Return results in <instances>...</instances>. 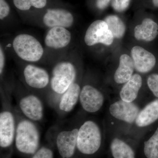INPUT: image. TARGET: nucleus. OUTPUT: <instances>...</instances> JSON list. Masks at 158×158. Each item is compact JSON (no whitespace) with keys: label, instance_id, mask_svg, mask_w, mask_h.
I'll list each match as a JSON object with an SVG mask.
<instances>
[{"label":"nucleus","instance_id":"20","mask_svg":"<svg viewBox=\"0 0 158 158\" xmlns=\"http://www.w3.org/2000/svg\"><path fill=\"white\" fill-rule=\"evenodd\" d=\"M110 149L113 158H136L132 148L120 138H114L112 139Z\"/></svg>","mask_w":158,"mask_h":158},{"label":"nucleus","instance_id":"13","mask_svg":"<svg viewBox=\"0 0 158 158\" xmlns=\"http://www.w3.org/2000/svg\"><path fill=\"white\" fill-rule=\"evenodd\" d=\"M78 127L59 132L56 138V145L62 158H71L77 149Z\"/></svg>","mask_w":158,"mask_h":158},{"label":"nucleus","instance_id":"22","mask_svg":"<svg viewBox=\"0 0 158 158\" xmlns=\"http://www.w3.org/2000/svg\"><path fill=\"white\" fill-rule=\"evenodd\" d=\"M142 152L146 158H158V127L153 134L143 142Z\"/></svg>","mask_w":158,"mask_h":158},{"label":"nucleus","instance_id":"5","mask_svg":"<svg viewBox=\"0 0 158 158\" xmlns=\"http://www.w3.org/2000/svg\"><path fill=\"white\" fill-rule=\"evenodd\" d=\"M23 77L25 83L31 89L43 90L49 87L50 73L45 69L33 63H27L25 65Z\"/></svg>","mask_w":158,"mask_h":158},{"label":"nucleus","instance_id":"28","mask_svg":"<svg viewBox=\"0 0 158 158\" xmlns=\"http://www.w3.org/2000/svg\"><path fill=\"white\" fill-rule=\"evenodd\" d=\"M6 65V52L2 44L0 45V76L2 78L5 71Z\"/></svg>","mask_w":158,"mask_h":158},{"label":"nucleus","instance_id":"4","mask_svg":"<svg viewBox=\"0 0 158 158\" xmlns=\"http://www.w3.org/2000/svg\"><path fill=\"white\" fill-rule=\"evenodd\" d=\"M14 52L20 59L33 63L40 61L44 55V48L41 43L33 35L20 34L13 38L11 43Z\"/></svg>","mask_w":158,"mask_h":158},{"label":"nucleus","instance_id":"9","mask_svg":"<svg viewBox=\"0 0 158 158\" xmlns=\"http://www.w3.org/2000/svg\"><path fill=\"white\" fill-rule=\"evenodd\" d=\"M21 112L25 118L37 122L41 121L44 116L43 103L39 97L29 94L22 97L19 102Z\"/></svg>","mask_w":158,"mask_h":158},{"label":"nucleus","instance_id":"25","mask_svg":"<svg viewBox=\"0 0 158 158\" xmlns=\"http://www.w3.org/2000/svg\"><path fill=\"white\" fill-rule=\"evenodd\" d=\"M54 153L50 148L43 146L40 148L31 158H54Z\"/></svg>","mask_w":158,"mask_h":158},{"label":"nucleus","instance_id":"8","mask_svg":"<svg viewBox=\"0 0 158 158\" xmlns=\"http://www.w3.org/2000/svg\"><path fill=\"white\" fill-rule=\"evenodd\" d=\"M42 24L48 29L62 27L69 29L74 22L73 14L67 9L62 8L48 9L41 19Z\"/></svg>","mask_w":158,"mask_h":158},{"label":"nucleus","instance_id":"6","mask_svg":"<svg viewBox=\"0 0 158 158\" xmlns=\"http://www.w3.org/2000/svg\"><path fill=\"white\" fill-rule=\"evenodd\" d=\"M114 37L104 20H97L91 23L85 33L84 40L88 46L98 44L106 46L113 44Z\"/></svg>","mask_w":158,"mask_h":158},{"label":"nucleus","instance_id":"11","mask_svg":"<svg viewBox=\"0 0 158 158\" xmlns=\"http://www.w3.org/2000/svg\"><path fill=\"white\" fill-rule=\"evenodd\" d=\"M72 39L69 29L56 27L48 29L44 38L45 47L52 50H62L68 47Z\"/></svg>","mask_w":158,"mask_h":158},{"label":"nucleus","instance_id":"18","mask_svg":"<svg viewBox=\"0 0 158 158\" xmlns=\"http://www.w3.org/2000/svg\"><path fill=\"white\" fill-rule=\"evenodd\" d=\"M158 119V99L150 102L140 110L135 124L138 127L149 126Z\"/></svg>","mask_w":158,"mask_h":158},{"label":"nucleus","instance_id":"30","mask_svg":"<svg viewBox=\"0 0 158 158\" xmlns=\"http://www.w3.org/2000/svg\"><path fill=\"white\" fill-rule=\"evenodd\" d=\"M153 6L156 8H158V0H152Z\"/></svg>","mask_w":158,"mask_h":158},{"label":"nucleus","instance_id":"24","mask_svg":"<svg viewBox=\"0 0 158 158\" xmlns=\"http://www.w3.org/2000/svg\"><path fill=\"white\" fill-rule=\"evenodd\" d=\"M148 86L153 95L158 98V73L150 75L147 80Z\"/></svg>","mask_w":158,"mask_h":158},{"label":"nucleus","instance_id":"12","mask_svg":"<svg viewBox=\"0 0 158 158\" xmlns=\"http://www.w3.org/2000/svg\"><path fill=\"white\" fill-rule=\"evenodd\" d=\"M140 109L134 102L120 99L110 105L109 113L115 119L128 124L135 123Z\"/></svg>","mask_w":158,"mask_h":158},{"label":"nucleus","instance_id":"3","mask_svg":"<svg viewBox=\"0 0 158 158\" xmlns=\"http://www.w3.org/2000/svg\"><path fill=\"white\" fill-rule=\"evenodd\" d=\"M50 90L60 97L71 85L77 81V70L76 65L69 59L59 60L53 66L50 73Z\"/></svg>","mask_w":158,"mask_h":158},{"label":"nucleus","instance_id":"23","mask_svg":"<svg viewBox=\"0 0 158 158\" xmlns=\"http://www.w3.org/2000/svg\"><path fill=\"white\" fill-rule=\"evenodd\" d=\"M15 7L23 11H29L31 9H41L45 8L48 0H12Z\"/></svg>","mask_w":158,"mask_h":158},{"label":"nucleus","instance_id":"10","mask_svg":"<svg viewBox=\"0 0 158 158\" xmlns=\"http://www.w3.org/2000/svg\"><path fill=\"white\" fill-rule=\"evenodd\" d=\"M79 102L85 112L95 113L102 107L104 104L105 97L98 88L91 85H86L81 89Z\"/></svg>","mask_w":158,"mask_h":158},{"label":"nucleus","instance_id":"1","mask_svg":"<svg viewBox=\"0 0 158 158\" xmlns=\"http://www.w3.org/2000/svg\"><path fill=\"white\" fill-rule=\"evenodd\" d=\"M40 134L34 122L25 118L17 121L14 143L19 152L33 155L39 149Z\"/></svg>","mask_w":158,"mask_h":158},{"label":"nucleus","instance_id":"2","mask_svg":"<svg viewBox=\"0 0 158 158\" xmlns=\"http://www.w3.org/2000/svg\"><path fill=\"white\" fill-rule=\"evenodd\" d=\"M102 141L100 126L93 119L85 120L78 127L77 149L81 154L86 156L95 154L100 149Z\"/></svg>","mask_w":158,"mask_h":158},{"label":"nucleus","instance_id":"15","mask_svg":"<svg viewBox=\"0 0 158 158\" xmlns=\"http://www.w3.org/2000/svg\"><path fill=\"white\" fill-rule=\"evenodd\" d=\"M81 88L76 81L59 98L58 108L61 113H69L73 110L79 101Z\"/></svg>","mask_w":158,"mask_h":158},{"label":"nucleus","instance_id":"26","mask_svg":"<svg viewBox=\"0 0 158 158\" xmlns=\"http://www.w3.org/2000/svg\"><path fill=\"white\" fill-rule=\"evenodd\" d=\"M131 1V0H112L111 5L115 11L122 12L128 9Z\"/></svg>","mask_w":158,"mask_h":158},{"label":"nucleus","instance_id":"16","mask_svg":"<svg viewBox=\"0 0 158 158\" xmlns=\"http://www.w3.org/2000/svg\"><path fill=\"white\" fill-rule=\"evenodd\" d=\"M158 35V24L151 18H145L141 24L134 29V36L138 40L150 42L156 39Z\"/></svg>","mask_w":158,"mask_h":158},{"label":"nucleus","instance_id":"21","mask_svg":"<svg viewBox=\"0 0 158 158\" xmlns=\"http://www.w3.org/2000/svg\"><path fill=\"white\" fill-rule=\"evenodd\" d=\"M104 21L114 38L120 39L123 37L126 32V26L120 18L117 15H111L105 18Z\"/></svg>","mask_w":158,"mask_h":158},{"label":"nucleus","instance_id":"29","mask_svg":"<svg viewBox=\"0 0 158 158\" xmlns=\"http://www.w3.org/2000/svg\"><path fill=\"white\" fill-rule=\"evenodd\" d=\"M112 0H96L95 5L97 9L102 10L106 9L109 6Z\"/></svg>","mask_w":158,"mask_h":158},{"label":"nucleus","instance_id":"14","mask_svg":"<svg viewBox=\"0 0 158 158\" xmlns=\"http://www.w3.org/2000/svg\"><path fill=\"white\" fill-rule=\"evenodd\" d=\"M131 55L135 69L141 73L149 72L156 63L153 54L139 46H135L131 49Z\"/></svg>","mask_w":158,"mask_h":158},{"label":"nucleus","instance_id":"27","mask_svg":"<svg viewBox=\"0 0 158 158\" xmlns=\"http://www.w3.org/2000/svg\"><path fill=\"white\" fill-rule=\"evenodd\" d=\"M10 7L6 0H0V19L4 20L10 14Z\"/></svg>","mask_w":158,"mask_h":158},{"label":"nucleus","instance_id":"17","mask_svg":"<svg viewBox=\"0 0 158 158\" xmlns=\"http://www.w3.org/2000/svg\"><path fill=\"white\" fill-rule=\"evenodd\" d=\"M142 79L139 74H134L131 78L126 82L120 92V99L128 102H134L138 97L142 87Z\"/></svg>","mask_w":158,"mask_h":158},{"label":"nucleus","instance_id":"19","mask_svg":"<svg viewBox=\"0 0 158 158\" xmlns=\"http://www.w3.org/2000/svg\"><path fill=\"white\" fill-rule=\"evenodd\" d=\"M135 65L132 59L127 54H123L119 58V65L115 72L114 80L118 84H123L133 75Z\"/></svg>","mask_w":158,"mask_h":158},{"label":"nucleus","instance_id":"7","mask_svg":"<svg viewBox=\"0 0 158 158\" xmlns=\"http://www.w3.org/2000/svg\"><path fill=\"white\" fill-rule=\"evenodd\" d=\"M17 121L9 108L5 107L0 113V147L2 149L11 147L14 143Z\"/></svg>","mask_w":158,"mask_h":158}]
</instances>
